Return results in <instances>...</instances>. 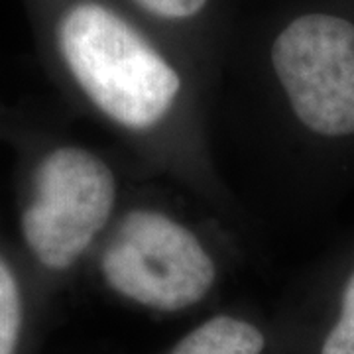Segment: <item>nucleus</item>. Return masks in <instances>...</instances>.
Masks as SVG:
<instances>
[{
  "mask_svg": "<svg viewBox=\"0 0 354 354\" xmlns=\"http://www.w3.org/2000/svg\"><path fill=\"white\" fill-rule=\"evenodd\" d=\"M57 39L79 87L114 122L150 128L174 106L181 88L176 69L109 8L73 6L59 22Z\"/></svg>",
  "mask_w": 354,
  "mask_h": 354,
  "instance_id": "1",
  "label": "nucleus"
},
{
  "mask_svg": "<svg viewBox=\"0 0 354 354\" xmlns=\"http://www.w3.org/2000/svg\"><path fill=\"white\" fill-rule=\"evenodd\" d=\"M101 268L114 291L158 311L191 307L215 281V264L197 236L158 211L128 213Z\"/></svg>",
  "mask_w": 354,
  "mask_h": 354,
  "instance_id": "2",
  "label": "nucleus"
},
{
  "mask_svg": "<svg viewBox=\"0 0 354 354\" xmlns=\"http://www.w3.org/2000/svg\"><path fill=\"white\" fill-rule=\"evenodd\" d=\"M116 201V179L99 156L65 146L36 171L34 199L22 215L30 250L44 266L65 270L106 225Z\"/></svg>",
  "mask_w": 354,
  "mask_h": 354,
  "instance_id": "3",
  "label": "nucleus"
},
{
  "mask_svg": "<svg viewBox=\"0 0 354 354\" xmlns=\"http://www.w3.org/2000/svg\"><path fill=\"white\" fill-rule=\"evenodd\" d=\"M272 64L301 124L321 136L354 134V24L305 14L274 41Z\"/></svg>",
  "mask_w": 354,
  "mask_h": 354,
  "instance_id": "4",
  "label": "nucleus"
},
{
  "mask_svg": "<svg viewBox=\"0 0 354 354\" xmlns=\"http://www.w3.org/2000/svg\"><path fill=\"white\" fill-rule=\"evenodd\" d=\"M264 335L254 325L221 315L191 330L171 354H262Z\"/></svg>",
  "mask_w": 354,
  "mask_h": 354,
  "instance_id": "5",
  "label": "nucleus"
},
{
  "mask_svg": "<svg viewBox=\"0 0 354 354\" xmlns=\"http://www.w3.org/2000/svg\"><path fill=\"white\" fill-rule=\"evenodd\" d=\"M22 325L20 291L12 272L0 260V354H14Z\"/></svg>",
  "mask_w": 354,
  "mask_h": 354,
  "instance_id": "6",
  "label": "nucleus"
},
{
  "mask_svg": "<svg viewBox=\"0 0 354 354\" xmlns=\"http://www.w3.org/2000/svg\"><path fill=\"white\" fill-rule=\"evenodd\" d=\"M321 354H354V274L344 288L341 317L327 335Z\"/></svg>",
  "mask_w": 354,
  "mask_h": 354,
  "instance_id": "7",
  "label": "nucleus"
},
{
  "mask_svg": "<svg viewBox=\"0 0 354 354\" xmlns=\"http://www.w3.org/2000/svg\"><path fill=\"white\" fill-rule=\"evenodd\" d=\"M136 2L156 16L169 20H185L201 12L209 0H136Z\"/></svg>",
  "mask_w": 354,
  "mask_h": 354,
  "instance_id": "8",
  "label": "nucleus"
}]
</instances>
